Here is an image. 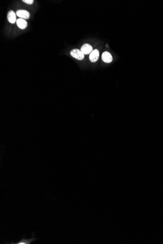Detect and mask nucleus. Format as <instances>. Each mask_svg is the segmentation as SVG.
Here are the masks:
<instances>
[{
    "label": "nucleus",
    "mask_w": 163,
    "mask_h": 244,
    "mask_svg": "<svg viewBox=\"0 0 163 244\" xmlns=\"http://www.w3.org/2000/svg\"><path fill=\"white\" fill-rule=\"evenodd\" d=\"M70 54L72 57L74 58L77 60H79V61L83 60L84 59V57H85V55L83 54V53L82 52L81 50H79V49H72L70 51Z\"/></svg>",
    "instance_id": "1"
},
{
    "label": "nucleus",
    "mask_w": 163,
    "mask_h": 244,
    "mask_svg": "<svg viewBox=\"0 0 163 244\" xmlns=\"http://www.w3.org/2000/svg\"><path fill=\"white\" fill-rule=\"evenodd\" d=\"M16 14L17 16L20 17V18L23 19H28L30 17V13L28 11L23 9H19L17 10Z\"/></svg>",
    "instance_id": "2"
},
{
    "label": "nucleus",
    "mask_w": 163,
    "mask_h": 244,
    "mask_svg": "<svg viewBox=\"0 0 163 244\" xmlns=\"http://www.w3.org/2000/svg\"><path fill=\"white\" fill-rule=\"evenodd\" d=\"M81 51L83 53L84 55H88L90 54L93 51V48L92 46L89 44H84L81 48Z\"/></svg>",
    "instance_id": "3"
},
{
    "label": "nucleus",
    "mask_w": 163,
    "mask_h": 244,
    "mask_svg": "<svg viewBox=\"0 0 163 244\" xmlns=\"http://www.w3.org/2000/svg\"><path fill=\"white\" fill-rule=\"evenodd\" d=\"M102 60L105 63H111L113 60V57L110 53L105 51L102 54Z\"/></svg>",
    "instance_id": "4"
},
{
    "label": "nucleus",
    "mask_w": 163,
    "mask_h": 244,
    "mask_svg": "<svg viewBox=\"0 0 163 244\" xmlns=\"http://www.w3.org/2000/svg\"><path fill=\"white\" fill-rule=\"evenodd\" d=\"M99 57V52L98 50L94 49L92 51V52L89 55V60L92 62H95L97 61Z\"/></svg>",
    "instance_id": "5"
},
{
    "label": "nucleus",
    "mask_w": 163,
    "mask_h": 244,
    "mask_svg": "<svg viewBox=\"0 0 163 244\" xmlns=\"http://www.w3.org/2000/svg\"><path fill=\"white\" fill-rule=\"evenodd\" d=\"M7 20L11 24H13L15 22L16 20V13L13 10H10L7 14Z\"/></svg>",
    "instance_id": "6"
},
{
    "label": "nucleus",
    "mask_w": 163,
    "mask_h": 244,
    "mask_svg": "<svg viewBox=\"0 0 163 244\" xmlns=\"http://www.w3.org/2000/svg\"><path fill=\"white\" fill-rule=\"evenodd\" d=\"M17 25L19 28L21 29H25L27 26V22L25 19L19 18L16 21Z\"/></svg>",
    "instance_id": "7"
},
{
    "label": "nucleus",
    "mask_w": 163,
    "mask_h": 244,
    "mask_svg": "<svg viewBox=\"0 0 163 244\" xmlns=\"http://www.w3.org/2000/svg\"><path fill=\"white\" fill-rule=\"evenodd\" d=\"M37 239L36 238H35L33 236L31 238H30V239H25V238H22V239L21 240V241H19L17 243H13L11 242V243H7V244H30V243L33 242V241H35Z\"/></svg>",
    "instance_id": "8"
},
{
    "label": "nucleus",
    "mask_w": 163,
    "mask_h": 244,
    "mask_svg": "<svg viewBox=\"0 0 163 244\" xmlns=\"http://www.w3.org/2000/svg\"><path fill=\"white\" fill-rule=\"evenodd\" d=\"M23 2L25 3H27L28 5H32L34 1L33 0H23Z\"/></svg>",
    "instance_id": "9"
}]
</instances>
